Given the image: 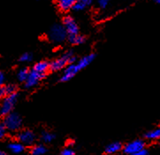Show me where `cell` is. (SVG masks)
Instances as JSON below:
<instances>
[{
    "instance_id": "cell-1",
    "label": "cell",
    "mask_w": 160,
    "mask_h": 155,
    "mask_svg": "<svg viewBox=\"0 0 160 155\" xmlns=\"http://www.w3.org/2000/svg\"><path fill=\"white\" fill-rule=\"evenodd\" d=\"M18 93H13L12 95L6 96L5 99L3 100V103L0 106V115L5 117L12 112V109L14 107V105L17 102L18 99Z\"/></svg>"
},
{
    "instance_id": "cell-2",
    "label": "cell",
    "mask_w": 160,
    "mask_h": 155,
    "mask_svg": "<svg viewBox=\"0 0 160 155\" xmlns=\"http://www.w3.org/2000/svg\"><path fill=\"white\" fill-rule=\"evenodd\" d=\"M4 125L6 129H9L11 131H16L21 129L22 125V119L21 115L17 113H11L5 117Z\"/></svg>"
},
{
    "instance_id": "cell-3",
    "label": "cell",
    "mask_w": 160,
    "mask_h": 155,
    "mask_svg": "<svg viewBox=\"0 0 160 155\" xmlns=\"http://www.w3.org/2000/svg\"><path fill=\"white\" fill-rule=\"evenodd\" d=\"M67 32L65 27L59 24H55L49 31V38L54 43H61L67 38Z\"/></svg>"
},
{
    "instance_id": "cell-4",
    "label": "cell",
    "mask_w": 160,
    "mask_h": 155,
    "mask_svg": "<svg viewBox=\"0 0 160 155\" xmlns=\"http://www.w3.org/2000/svg\"><path fill=\"white\" fill-rule=\"evenodd\" d=\"M72 56H73V52L72 51H69V52L64 53L62 57L58 58V59L50 63V71L55 72V71H58V70L62 69L65 67H67L68 65L69 59L72 57Z\"/></svg>"
},
{
    "instance_id": "cell-5",
    "label": "cell",
    "mask_w": 160,
    "mask_h": 155,
    "mask_svg": "<svg viewBox=\"0 0 160 155\" xmlns=\"http://www.w3.org/2000/svg\"><path fill=\"white\" fill-rule=\"evenodd\" d=\"M145 148V142L143 140L137 139L134 140L133 142H130L128 144L125 145L124 147L122 148L124 152L126 154L132 155L139 152V151L142 150Z\"/></svg>"
},
{
    "instance_id": "cell-6",
    "label": "cell",
    "mask_w": 160,
    "mask_h": 155,
    "mask_svg": "<svg viewBox=\"0 0 160 155\" xmlns=\"http://www.w3.org/2000/svg\"><path fill=\"white\" fill-rule=\"evenodd\" d=\"M18 139L23 145H31L36 140V135L30 129H24L18 135Z\"/></svg>"
},
{
    "instance_id": "cell-7",
    "label": "cell",
    "mask_w": 160,
    "mask_h": 155,
    "mask_svg": "<svg viewBox=\"0 0 160 155\" xmlns=\"http://www.w3.org/2000/svg\"><path fill=\"white\" fill-rule=\"evenodd\" d=\"M63 26L65 27L68 35H78L79 28L77 23L71 16H67L63 19Z\"/></svg>"
},
{
    "instance_id": "cell-8",
    "label": "cell",
    "mask_w": 160,
    "mask_h": 155,
    "mask_svg": "<svg viewBox=\"0 0 160 155\" xmlns=\"http://www.w3.org/2000/svg\"><path fill=\"white\" fill-rule=\"evenodd\" d=\"M45 77L44 75H41V74H38L36 71L32 70L29 71L28 74V76L27 78L26 82H25V88L30 89L33 88L34 86H36L38 84V83L41 81L42 78Z\"/></svg>"
},
{
    "instance_id": "cell-9",
    "label": "cell",
    "mask_w": 160,
    "mask_h": 155,
    "mask_svg": "<svg viewBox=\"0 0 160 155\" xmlns=\"http://www.w3.org/2000/svg\"><path fill=\"white\" fill-rule=\"evenodd\" d=\"M79 72L76 68V65L75 64H71V65H68L67 68L65 69L63 75L60 78V82H68L70 81L73 76Z\"/></svg>"
},
{
    "instance_id": "cell-10",
    "label": "cell",
    "mask_w": 160,
    "mask_h": 155,
    "mask_svg": "<svg viewBox=\"0 0 160 155\" xmlns=\"http://www.w3.org/2000/svg\"><path fill=\"white\" fill-rule=\"evenodd\" d=\"M95 58H96V54L91 53V54H89L88 56H85V57H83L82 59H81L78 61L77 64H75L78 71H81L82 69L85 68L86 67H88V65L95 59Z\"/></svg>"
},
{
    "instance_id": "cell-11",
    "label": "cell",
    "mask_w": 160,
    "mask_h": 155,
    "mask_svg": "<svg viewBox=\"0 0 160 155\" xmlns=\"http://www.w3.org/2000/svg\"><path fill=\"white\" fill-rule=\"evenodd\" d=\"M33 70L38 74L46 75V73L50 70V62L48 61H40L36 63L33 67Z\"/></svg>"
},
{
    "instance_id": "cell-12",
    "label": "cell",
    "mask_w": 160,
    "mask_h": 155,
    "mask_svg": "<svg viewBox=\"0 0 160 155\" xmlns=\"http://www.w3.org/2000/svg\"><path fill=\"white\" fill-rule=\"evenodd\" d=\"M123 148V145H121V143L119 142H113L112 144H110L106 146L105 148V153L108 155L113 154V153H116L118 152L120 150H122Z\"/></svg>"
},
{
    "instance_id": "cell-13",
    "label": "cell",
    "mask_w": 160,
    "mask_h": 155,
    "mask_svg": "<svg viewBox=\"0 0 160 155\" xmlns=\"http://www.w3.org/2000/svg\"><path fill=\"white\" fill-rule=\"evenodd\" d=\"M91 4H92L91 0H78V1L74 2L72 9H73L74 11H82Z\"/></svg>"
},
{
    "instance_id": "cell-14",
    "label": "cell",
    "mask_w": 160,
    "mask_h": 155,
    "mask_svg": "<svg viewBox=\"0 0 160 155\" xmlns=\"http://www.w3.org/2000/svg\"><path fill=\"white\" fill-rule=\"evenodd\" d=\"M74 2V0H60L58 2V7L62 12H67L72 8Z\"/></svg>"
},
{
    "instance_id": "cell-15",
    "label": "cell",
    "mask_w": 160,
    "mask_h": 155,
    "mask_svg": "<svg viewBox=\"0 0 160 155\" xmlns=\"http://www.w3.org/2000/svg\"><path fill=\"white\" fill-rule=\"evenodd\" d=\"M67 39H68V41L70 44H82L83 43H85L86 41V39H85V37L83 36H81V35H68L67 36Z\"/></svg>"
},
{
    "instance_id": "cell-16",
    "label": "cell",
    "mask_w": 160,
    "mask_h": 155,
    "mask_svg": "<svg viewBox=\"0 0 160 155\" xmlns=\"http://www.w3.org/2000/svg\"><path fill=\"white\" fill-rule=\"evenodd\" d=\"M8 148L10 149L12 152H14V153H21L22 152L24 149H25V147H24V145L21 144L20 142H13V143H11L8 145Z\"/></svg>"
},
{
    "instance_id": "cell-17",
    "label": "cell",
    "mask_w": 160,
    "mask_h": 155,
    "mask_svg": "<svg viewBox=\"0 0 160 155\" xmlns=\"http://www.w3.org/2000/svg\"><path fill=\"white\" fill-rule=\"evenodd\" d=\"M47 152V148L42 145H35L31 149L32 155H42Z\"/></svg>"
},
{
    "instance_id": "cell-18",
    "label": "cell",
    "mask_w": 160,
    "mask_h": 155,
    "mask_svg": "<svg viewBox=\"0 0 160 155\" xmlns=\"http://www.w3.org/2000/svg\"><path fill=\"white\" fill-rule=\"evenodd\" d=\"M160 137V129H156L153 130H150L148 131L146 134H145V138L149 140H156L158 139Z\"/></svg>"
},
{
    "instance_id": "cell-19",
    "label": "cell",
    "mask_w": 160,
    "mask_h": 155,
    "mask_svg": "<svg viewBox=\"0 0 160 155\" xmlns=\"http://www.w3.org/2000/svg\"><path fill=\"white\" fill-rule=\"evenodd\" d=\"M41 138L44 143H51L55 139V135L51 132H48V131H42Z\"/></svg>"
},
{
    "instance_id": "cell-20",
    "label": "cell",
    "mask_w": 160,
    "mask_h": 155,
    "mask_svg": "<svg viewBox=\"0 0 160 155\" xmlns=\"http://www.w3.org/2000/svg\"><path fill=\"white\" fill-rule=\"evenodd\" d=\"M28 74H29V70L28 68H26V67L21 68V70L18 72V79H19V81L25 83L27 78L28 76Z\"/></svg>"
},
{
    "instance_id": "cell-21",
    "label": "cell",
    "mask_w": 160,
    "mask_h": 155,
    "mask_svg": "<svg viewBox=\"0 0 160 155\" xmlns=\"http://www.w3.org/2000/svg\"><path fill=\"white\" fill-rule=\"evenodd\" d=\"M4 90H5V96H9V95L13 94V93H16L17 87L14 84H7L4 87Z\"/></svg>"
},
{
    "instance_id": "cell-22",
    "label": "cell",
    "mask_w": 160,
    "mask_h": 155,
    "mask_svg": "<svg viewBox=\"0 0 160 155\" xmlns=\"http://www.w3.org/2000/svg\"><path fill=\"white\" fill-rule=\"evenodd\" d=\"M32 59V54L26 52V53H23L20 58V61L21 62H28L30 61Z\"/></svg>"
},
{
    "instance_id": "cell-23",
    "label": "cell",
    "mask_w": 160,
    "mask_h": 155,
    "mask_svg": "<svg viewBox=\"0 0 160 155\" xmlns=\"http://www.w3.org/2000/svg\"><path fill=\"white\" fill-rule=\"evenodd\" d=\"M5 135H6V128L4 123L0 124V139L5 137Z\"/></svg>"
},
{
    "instance_id": "cell-24",
    "label": "cell",
    "mask_w": 160,
    "mask_h": 155,
    "mask_svg": "<svg viewBox=\"0 0 160 155\" xmlns=\"http://www.w3.org/2000/svg\"><path fill=\"white\" fill-rule=\"evenodd\" d=\"M109 4V1L107 0H99L98 1V5H99V7L100 8H102V9H104V8H106L107 7V5Z\"/></svg>"
},
{
    "instance_id": "cell-25",
    "label": "cell",
    "mask_w": 160,
    "mask_h": 155,
    "mask_svg": "<svg viewBox=\"0 0 160 155\" xmlns=\"http://www.w3.org/2000/svg\"><path fill=\"white\" fill-rule=\"evenodd\" d=\"M61 155H74V151L70 148H66L61 152Z\"/></svg>"
},
{
    "instance_id": "cell-26",
    "label": "cell",
    "mask_w": 160,
    "mask_h": 155,
    "mask_svg": "<svg viewBox=\"0 0 160 155\" xmlns=\"http://www.w3.org/2000/svg\"><path fill=\"white\" fill-rule=\"evenodd\" d=\"M148 154H149V151L144 148V149L139 151V152H135V153H134V154H132V155H148Z\"/></svg>"
},
{
    "instance_id": "cell-27",
    "label": "cell",
    "mask_w": 160,
    "mask_h": 155,
    "mask_svg": "<svg viewBox=\"0 0 160 155\" xmlns=\"http://www.w3.org/2000/svg\"><path fill=\"white\" fill-rule=\"evenodd\" d=\"M5 82V75L2 72H0V87H3V84Z\"/></svg>"
},
{
    "instance_id": "cell-28",
    "label": "cell",
    "mask_w": 160,
    "mask_h": 155,
    "mask_svg": "<svg viewBox=\"0 0 160 155\" xmlns=\"http://www.w3.org/2000/svg\"><path fill=\"white\" fill-rule=\"evenodd\" d=\"M76 61V57H74V56H72L69 59V60H68V64L69 65H71V64H74V62Z\"/></svg>"
},
{
    "instance_id": "cell-29",
    "label": "cell",
    "mask_w": 160,
    "mask_h": 155,
    "mask_svg": "<svg viewBox=\"0 0 160 155\" xmlns=\"http://www.w3.org/2000/svg\"><path fill=\"white\" fill-rule=\"evenodd\" d=\"M5 96V90H4V87H0V98H4Z\"/></svg>"
},
{
    "instance_id": "cell-30",
    "label": "cell",
    "mask_w": 160,
    "mask_h": 155,
    "mask_svg": "<svg viewBox=\"0 0 160 155\" xmlns=\"http://www.w3.org/2000/svg\"><path fill=\"white\" fill-rule=\"evenodd\" d=\"M73 144H74V143H73L72 141H69V142L67 143V145H68V146H72Z\"/></svg>"
},
{
    "instance_id": "cell-31",
    "label": "cell",
    "mask_w": 160,
    "mask_h": 155,
    "mask_svg": "<svg viewBox=\"0 0 160 155\" xmlns=\"http://www.w3.org/2000/svg\"><path fill=\"white\" fill-rule=\"evenodd\" d=\"M0 155H6V153H5V152H3V151L0 150Z\"/></svg>"
},
{
    "instance_id": "cell-32",
    "label": "cell",
    "mask_w": 160,
    "mask_h": 155,
    "mask_svg": "<svg viewBox=\"0 0 160 155\" xmlns=\"http://www.w3.org/2000/svg\"><path fill=\"white\" fill-rule=\"evenodd\" d=\"M155 2H156V3H157V4H159V3H160L159 0H157V1H155Z\"/></svg>"
},
{
    "instance_id": "cell-33",
    "label": "cell",
    "mask_w": 160,
    "mask_h": 155,
    "mask_svg": "<svg viewBox=\"0 0 160 155\" xmlns=\"http://www.w3.org/2000/svg\"><path fill=\"white\" fill-rule=\"evenodd\" d=\"M104 155H108V154H104Z\"/></svg>"
}]
</instances>
